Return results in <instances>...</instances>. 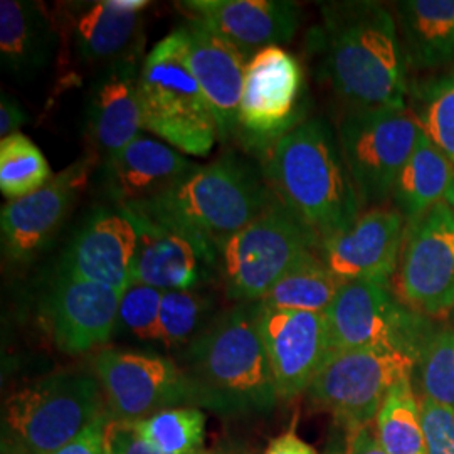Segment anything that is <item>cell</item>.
I'll return each mask as SVG.
<instances>
[{"instance_id": "cell-30", "label": "cell", "mask_w": 454, "mask_h": 454, "mask_svg": "<svg viewBox=\"0 0 454 454\" xmlns=\"http://www.w3.org/2000/svg\"><path fill=\"white\" fill-rule=\"evenodd\" d=\"M135 433L162 454H200L206 438V416L200 407H172L131 422Z\"/></svg>"}, {"instance_id": "cell-24", "label": "cell", "mask_w": 454, "mask_h": 454, "mask_svg": "<svg viewBox=\"0 0 454 454\" xmlns=\"http://www.w3.org/2000/svg\"><path fill=\"white\" fill-rule=\"evenodd\" d=\"M197 167L179 150L138 137L103 162V187L116 206L127 207L163 194Z\"/></svg>"}, {"instance_id": "cell-4", "label": "cell", "mask_w": 454, "mask_h": 454, "mask_svg": "<svg viewBox=\"0 0 454 454\" xmlns=\"http://www.w3.org/2000/svg\"><path fill=\"white\" fill-rule=\"evenodd\" d=\"M182 369L199 389L202 407L221 414L262 412L278 401L256 303L212 318L185 347Z\"/></svg>"}, {"instance_id": "cell-22", "label": "cell", "mask_w": 454, "mask_h": 454, "mask_svg": "<svg viewBox=\"0 0 454 454\" xmlns=\"http://www.w3.org/2000/svg\"><path fill=\"white\" fill-rule=\"evenodd\" d=\"M123 209L137 232L131 281L160 292L194 290L211 270H217V258L192 239L152 221L142 212Z\"/></svg>"}, {"instance_id": "cell-7", "label": "cell", "mask_w": 454, "mask_h": 454, "mask_svg": "<svg viewBox=\"0 0 454 454\" xmlns=\"http://www.w3.org/2000/svg\"><path fill=\"white\" fill-rule=\"evenodd\" d=\"M318 246V234L275 195L247 226L219 247L217 271L227 296L239 303H258Z\"/></svg>"}, {"instance_id": "cell-41", "label": "cell", "mask_w": 454, "mask_h": 454, "mask_svg": "<svg viewBox=\"0 0 454 454\" xmlns=\"http://www.w3.org/2000/svg\"><path fill=\"white\" fill-rule=\"evenodd\" d=\"M345 454H386L380 448L372 427H362L347 434Z\"/></svg>"}, {"instance_id": "cell-11", "label": "cell", "mask_w": 454, "mask_h": 454, "mask_svg": "<svg viewBox=\"0 0 454 454\" xmlns=\"http://www.w3.org/2000/svg\"><path fill=\"white\" fill-rule=\"evenodd\" d=\"M93 373L114 421H140L172 407H202L192 379L172 358L105 348L93 360Z\"/></svg>"}, {"instance_id": "cell-15", "label": "cell", "mask_w": 454, "mask_h": 454, "mask_svg": "<svg viewBox=\"0 0 454 454\" xmlns=\"http://www.w3.org/2000/svg\"><path fill=\"white\" fill-rule=\"evenodd\" d=\"M95 155L71 163L33 194L9 200L0 214L2 249L14 262L35 258L65 223L97 165Z\"/></svg>"}, {"instance_id": "cell-19", "label": "cell", "mask_w": 454, "mask_h": 454, "mask_svg": "<svg viewBox=\"0 0 454 454\" xmlns=\"http://www.w3.org/2000/svg\"><path fill=\"white\" fill-rule=\"evenodd\" d=\"M144 52L131 54L99 69L88 95L86 130L95 157L110 160L140 137L144 114L140 105V73Z\"/></svg>"}, {"instance_id": "cell-40", "label": "cell", "mask_w": 454, "mask_h": 454, "mask_svg": "<svg viewBox=\"0 0 454 454\" xmlns=\"http://www.w3.org/2000/svg\"><path fill=\"white\" fill-rule=\"evenodd\" d=\"M262 454H320L307 441L300 438L294 429H288L281 436L273 439Z\"/></svg>"}, {"instance_id": "cell-35", "label": "cell", "mask_w": 454, "mask_h": 454, "mask_svg": "<svg viewBox=\"0 0 454 454\" xmlns=\"http://www.w3.org/2000/svg\"><path fill=\"white\" fill-rule=\"evenodd\" d=\"M162 296L157 288L131 281L120 300L118 325L138 340L159 341Z\"/></svg>"}, {"instance_id": "cell-26", "label": "cell", "mask_w": 454, "mask_h": 454, "mask_svg": "<svg viewBox=\"0 0 454 454\" xmlns=\"http://www.w3.org/2000/svg\"><path fill=\"white\" fill-rule=\"evenodd\" d=\"M394 11L407 66L436 69L454 63V0H404Z\"/></svg>"}, {"instance_id": "cell-34", "label": "cell", "mask_w": 454, "mask_h": 454, "mask_svg": "<svg viewBox=\"0 0 454 454\" xmlns=\"http://www.w3.org/2000/svg\"><path fill=\"white\" fill-rule=\"evenodd\" d=\"M422 397L454 411V328H438L418 360Z\"/></svg>"}, {"instance_id": "cell-2", "label": "cell", "mask_w": 454, "mask_h": 454, "mask_svg": "<svg viewBox=\"0 0 454 454\" xmlns=\"http://www.w3.org/2000/svg\"><path fill=\"white\" fill-rule=\"evenodd\" d=\"M264 155L262 174L270 187L320 241L362 214L339 137L324 118L305 120Z\"/></svg>"}, {"instance_id": "cell-38", "label": "cell", "mask_w": 454, "mask_h": 454, "mask_svg": "<svg viewBox=\"0 0 454 454\" xmlns=\"http://www.w3.org/2000/svg\"><path fill=\"white\" fill-rule=\"evenodd\" d=\"M110 450L112 454H162L148 446L135 433L131 422H118L114 419L110 424ZM200 454H204V451Z\"/></svg>"}, {"instance_id": "cell-10", "label": "cell", "mask_w": 454, "mask_h": 454, "mask_svg": "<svg viewBox=\"0 0 454 454\" xmlns=\"http://www.w3.org/2000/svg\"><path fill=\"white\" fill-rule=\"evenodd\" d=\"M418 360L387 350L332 352L305 392L309 404L326 411L348 433L375 421L389 390L412 377Z\"/></svg>"}, {"instance_id": "cell-32", "label": "cell", "mask_w": 454, "mask_h": 454, "mask_svg": "<svg viewBox=\"0 0 454 454\" xmlns=\"http://www.w3.org/2000/svg\"><path fill=\"white\" fill-rule=\"evenodd\" d=\"M51 179L48 160L26 135L16 133L0 142V191L9 200L33 194Z\"/></svg>"}, {"instance_id": "cell-27", "label": "cell", "mask_w": 454, "mask_h": 454, "mask_svg": "<svg viewBox=\"0 0 454 454\" xmlns=\"http://www.w3.org/2000/svg\"><path fill=\"white\" fill-rule=\"evenodd\" d=\"M454 182V162L424 133L401 168L390 200L407 224L416 223L439 202H444Z\"/></svg>"}, {"instance_id": "cell-39", "label": "cell", "mask_w": 454, "mask_h": 454, "mask_svg": "<svg viewBox=\"0 0 454 454\" xmlns=\"http://www.w3.org/2000/svg\"><path fill=\"white\" fill-rule=\"evenodd\" d=\"M27 121V114L22 110V106L17 103L16 99L5 93H2V101H0V137L2 140L20 133L19 129L24 127Z\"/></svg>"}, {"instance_id": "cell-17", "label": "cell", "mask_w": 454, "mask_h": 454, "mask_svg": "<svg viewBox=\"0 0 454 454\" xmlns=\"http://www.w3.org/2000/svg\"><path fill=\"white\" fill-rule=\"evenodd\" d=\"M406 229L401 212L375 207L360 214L340 232L322 239L318 256L343 283L367 281L389 286L399 266Z\"/></svg>"}, {"instance_id": "cell-14", "label": "cell", "mask_w": 454, "mask_h": 454, "mask_svg": "<svg viewBox=\"0 0 454 454\" xmlns=\"http://www.w3.org/2000/svg\"><path fill=\"white\" fill-rule=\"evenodd\" d=\"M146 0L63 2L54 11L61 43L78 65H114L144 52V11Z\"/></svg>"}, {"instance_id": "cell-25", "label": "cell", "mask_w": 454, "mask_h": 454, "mask_svg": "<svg viewBox=\"0 0 454 454\" xmlns=\"http://www.w3.org/2000/svg\"><path fill=\"white\" fill-rule=\"evenodd\" d=\"M61 35L48 7L33 0L0 2V61L17 78H31L52 61Z\"/></svg>"}, {"instance_id": "cell-29", "label": "cell", "mask_w": 454, "mask_h": 454, "mask_svg": "<svg viewBox=\"0 0 454 454\" xmlns=\"http://www.w3.org/2000/svg\"><path fill=\"white\" fill-rule=\"evenodd\" d=\"M373 431L386 454H426L421 404L414 394L412 377L399 380L389 390Z\"/></svg>"}, {"instance_id": "cell-5", "label": "cell", "mask_w": 454, "mask_h": 454, "mask_svg": "<svg viewBox=\"0 0 454 454\" xmlns=\"http://www.w3.org/2000/svg\"><path fill=\"white\" fill-rule=\"evenodd\" d=\"M106 412L95 373L58 372L16 390L2 412V454H54Z\"/></svg>"}, {"instance_id": "cell-43", "label": "cell", "mask_w": 454, "mask_h": 454, "mask_svg": "<svg viewBox=\"0 0 454 454\" xmlns=\"http://www.w3.org/2000/svg\"><path fill=\"white\" fill-rule=\"evenodd\" d=\"M204 454H241L234 450H226V448H219V450H212V451H204Z\"/></svg>"}, {"instance_id": "cell-18", "label": "cell", "mask_w": 454, "mask_h": 454, "mask_svg": "<svg viewBox=\"0 0 454 454\" xmlns=\"http://www.w3.org/2000/svg\"><path fill=\"white\" fill-rule=\"evenodd\" d=\"M123 292L58 273L41 313L54 345L69 356L86 354L112 339Z\"/></svg>"}, {"instance_id": "cell-13", "label": "cell", "mask_w": 454, "mask_h": 454, "mask_svg": "<svg viewBox=\"0 0 454 454\" xmlns=\"http://www.w3.org/2000/svg\"><path fill=\"white\" fill-rule=\"evenodd\" d=\"M397 296L426 317L454 309V211L439 202L407 224L397 266Z\"/></svg>"}, {"instance_id": "cell-6", "label": "cell", "mask_w": 454, "mask_h": 454, "mask_svg": "<svg viewBox=\"0 0 454 454\" xmlns=\"http://www.w3.org/2000/svg\"><path fill=\"white\" fill-rule=\"evenodd\" d=\"M144 127L187 155L206 157L219 140L215 118L189 61L182 27L145 56L140 73Z\"/></svg>"}, {"instance_id": "cell-28", "label": "cell", "mask_w": 454, "mask_h": 454, "mask_svg": "<svg viewBox=\"0 0 454 454\" xmlns=\"http://www.w3.org/2000/svg\"><path fill=\"white\" fill-rule=\"evenodd\" d=\"M343 285L325 266L318 251H309L258 303L266 309L325 313Z\"/></svg>"}, {"instance_id": "cell-20", "label": "cell", "mask_w": 454, "mask_h": 454, "mask_svg": "<svg viewBox=\"0 0 454 454\" xmlns=\"http://www.w3.org/2000/svg\"><path fill=\"white\" fill-rule=\"evenodd\" d=\"M137 232L121 206L98 207L76 232L59 261V271L125 292L131 283Z\"/></svg>"}, {"instance_id": "cell-9", "label": "cell", "mask_w": 454, "mask_h": 454, "mask_svg": "<svg viewBox=\"0 0 454 454\" xmlns=\"http://www.w3.org/2000/svg\"><path fill=\"white\" fill-rule=\"evenodd\" d=\"M421 127L409 106L348 110L337 129L341 155L362 207H380L414 152Z\"/></svg>"}, {"instance_id": "cell-33", "label": "cell", "mask_w": 454, "mask_h": 454, "mask_svg": "<svg viewBox=\"0 0 454 454\" xmlns=\"http://www.w3.org/2000/svg\"><path fill=\"white\" fill-rule=\"evenodd\" d=\"M211 300L195 290L163 292L160 335L167 348L187 347L209 324Z\"/></svg>"}, {"instance_id": "cell-42", "label": "cell", "mask_w": 454, "mask_h": 454, "mask_svg": "<svg viewBox=\"0 0 454 454\" xmlns=\"http://www.w3.org/2000/svg\"><path fill=\"white\" fill-rule=\"evenodd\" d=\"M444 202L454 211V182L453 185H451V189H450V192L446 195V199H444Z\"/></svg>"}, {"instance_id": "cell-36", "label": "cell", "mask_w": 454, "mask_h": 454, "mask_svg": "<svg viewBox=\"0 0 454 454\" xmlns=\"http://www.w3.org/2000/svg\"><path fill=\"white\" fill-rule=\"evenodd\" d=\"M426 454H454V411L421 397Z\"/></svg>"}, {"instance_id": "cell-23", "label": "cell", "mask_w": 454, "mask_h": 454, "mask_svg": "<svg viewBox=\"0 0 454 454\" xmlns=\"http://www.w3.org/2000/svg\"><path fill=\"white\" fill-rule=\"evenodd\" d=\"M189 44V61L215 118L221 142L236 138L249 58L194 17L180 26Z\"/></svg>"}, {"instance_id": "cell-1", "label": "cell", "mask_w": 454, "mask_h": 454, "mask_svg": "<svg viewBox=\"0 0 454 454\" xmlns=\"http://www.w3.org/2000/svg\"><path fill=\"white\" fill-rule=\"evenodd\" d=\"M309 37L325 80L348 110L406 106L407 61L395 17L371 0L322 5Z\"/></svg>"}, {"instance_id": "cell-31", "label": "cell", "mask_w": 454, "mask_h": 454, "mask_svg": "<svg viewBox=\"0 0 454 454\" xmlns=\"http://www.w3.org/2000/svg\"><path fill=\"white\" fill-rule=\"evenodd\" d=\"M422 133L454 162V69L409 90Z\"/></svg>"}, {"instance_id": "cell-37", "label": "cell", "mask_w": 454, "mask_h": 454, "mask_svg": "<svg viewBox=\"0 0 454 454\" xmlns=\"http://www.w3.org/2000/svg\"><path fill=\"white\" fill-rule=\"evenodd\" d=\"M112 418L105 412L86 431L54 454H112L110 450Z\"/></svg>"}, {"instance_id": "cell-3", "label": "cell", "mask_w": 454, "mask_h": 454, "mask_svg": "<svg viewBox=\"0 0 454 454\" xmlns=\"http://www.w3.org/2000/svg\"><path fill=\"white\" fill-rule=\"evenodd\" d=\"M275 192L251 163L226 153L142 204L127 206L192 239L217 258L219 247L247 226ZM123 207V206H121Z\"/></svg>"}, {"instance_id": "cell-8", "label": "cell", "mask_w": 454, "mask_h": 454, "mask_svg": "<svg viewBox=\"0 0 454 454\" xmlns=\"http://www.w3.org/2000/svg\"><path fill=\"white\" fill-rule=\"evenodd\" d=\"M330 350H387L419 360L438 326L404 305L389 286L345 283L325 311ZM330 352V354H332Z\"/></svg>"}, {"instance_id": "cell-12", "label": "cell", "mask_w": 454, "mask_h": 454, "mask_svg": "<svg viewBox=\"0 0 454 454\" xmlns=\"http://www.w3.org/2000/svg\"><path fill=\"white\" fill-rule=\"evenodd\" d=\"M305 73L286 49H262L244 74L236 142L266 153L305 120Z\"/></svg>"}, {"instance_id": "cell-16", "label": "cell", "mask_w": 454, "mask_h": 454, "mask_svg": "<svg viewBox=\"0 0 454 454\" xmlns=\"http://www.w3.org/2000/svg\"><path fill=\"white\" fill-rule=\"evenodd\" d=\"M256 320L278 399L301 395L332 352L325 313L266 309L256 303Z\"/></svg>"}, {"instance_id": "cell-21", "label": "cell", "mask_w": 454, "mask_h": 454, "mask_svg": "<svg viewBox=\"0 0 454 454\" xmlns=\"http://www.w3.org/2000/svg\"><path fill=\"white\" fill-rule=\"evenodd\" d=\"M177 7L249 59L262 49L290 43L300 24V7L288 0H187Z\"/></svg>"}]
</instances>
